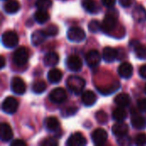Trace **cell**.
<instances>
[{"label":"cell","instance_id":"obj_17","mask_svg":"<svg viewBox=\"0 0 146 146\" xmlns=\"http://www.w3.org/2000/svg\"><path fill=\"white\" fill-rule=\"evenodd\" d=\"M118 56V51L117 50L112 48V47H105L103 50V59L106 62H113L116 60Z\"/></svg>","mask_w":146,"mask_h":146},{"label":"cell","instance_id":"obj_12","mask_svg":"<svg viewBox=\"0 0 146 146\" xmlns=\"http://www.w3.org/2000/svg\"><path fill=\"white\" fill-rule=\"evenodd\" d=\"M66 145L68 146H84L86 145V139L80 133H75L69 136Z\"/></svg>","mask_w":146,"mask_h":146},{"label":"cell","instance_id":"obj_3","mask_svg":"<svg viewBox=\"0 0 146 146\" xmlns=\"http://www.w3.org/2000/svg\"><path fill=\"white\" fill-rule=\"evenodd\" d=\"M19 41L18 35L15 32L6 31L2 35V43L7 48H14L17 45Z\"/></svg>","mask_w":146,"mask_h":146},{"label":"cell","instance_id":"obj_31","mask_svg":"<svg viewBox=\"0 0 146 146\" xmlns=\"http://www.w3.org/2000/svg\"><path fill=\"white\" fill-rule=\"evenodd\" d=\"M35 5L38 9L46 10L51 7L52 2H51V0H37Z\"/></svg>","mask_w":146,"mask_h":146},{"label":"cell","instance_id":"obj_13","mask_svg":"<svg viewBox=\"0 0 146 146\" xmlns=\"http://www.w3.org/2000/svg\"><path fill=\"white\" fill-rule=\"evenodd\" d=\"M133 73V68L129 62H122L118 68V74L123 79H129Z\"/></svg>","mask_w":146,"mask_h":146},{"label":"cell","instance_id":"obj_14","mask_svg":"<svg viewBox=\"0 0 146 146\" xmlns=\"http://www.w3.org/2000/svg\"><path fill=\"white\" fill-rule=\"evenodd\" d=\"M81 102L86 107H91L94 105L97 102V96L92 91H86L82 93Z\"/></svg>","mask_w":146,"mask_h":146},{"label":"cell","instance_id":"obj_22","mask_svg":"<svg viewBox=\"0 0 146 146\" xmlns=\"http://www.w3.org/2000/svg\"><path fill=\"white\" fill-rule=\"evenodd\" d=\"M115 103L119 107H127L131 103V98L127 93H120L116 95V97L114 99Z\"/></svg>","mask_w":146,"mask_h":146},{"label":"cell","instance_id":"obj_37","mask_svg":"<svg viewBox=\"0 0 146 146\" xmlns=\"http://www.w3.org/2000/svg\"><path fill=\"white\" fill-rule=\"evenodd\" d=\"M57 145H58L57 141L55 139H52V138L46 139L41 143V145L43 146H56Z\"/></svg>","mask_w":146,"mask_h":146},{"label":"cell","instance_id":"obj_2","mask_svg":"<svg viewBox=\"0 0 146 146\" xmlns=\"http://www.w3.org/2000/svg\"><path fill=\"white\" fill-rule=\"evenodd\" d=\"M28 58L29 56H28L27 50L23 46L19 47L13 55V62L17 67L24 66L27 62Z\"/></svg>","mask_w":146,"mask_h":146},{"label":"cell","instance_id":"obj_33","mask_svg":"<svg viewBox=\"0 0 146 146\" xmlns=\"http://www.w3.org/2000/svg\"><path fill=\"white\" fill-rule=\"evenodd\" d=\"M101 27H101V24L97 20H92L88 24V28H89V30L92 33H98V32H99L100 29H101Z\"/></svg>","mask_w":146,"mask_h":146},{"label":"cell","instance_id":"obj_19","mask_svg":"<svg viewBox=\"0 0 146 146\" xmlns=\"http://www.w3.org/2000/svg\"><path fill=\"white\" fill-rule=\"evenodd\" d=\"M46 38H47V36L44 33V30H37L32 33L31 41L33 45L38 46V45L43 44L44 42V40L46 39Z\"/></svg>","mask_w":146,"mask_h":146},{"label":"cell","instance_id":"obj_8","mask_svg":"<svg viewBox=\"0 0 146 146\" xmlns=\"http://www.w3.org/2000/svg\"><path fill=\"white\" fill-rule=\"evenodd\" d=\"M92 139L96 145H102L106 143L108 139V133L104 129L98 128L92 133Z\"/></svg>","mask_w":146,"mask_h":146},{"label":"cell","instance_id":"obj_9","mask_svg":"<svg viewBox=\"0 0 146 146\" xmlns=\"http://www.w3.org/2000/svg\"><path fill=\"white\" fill-rule=\"evenodd\" d=\"M10 87L12 92L17 95H22L26 92V84L20 77H14L12 79Z\"/></svg>","mask_w":146,"mask_h":146},{"label":"cell","instance_id":"obj_43","mask_svg":"<svg viewBox=\"0 0 146 146\" xmlns=\"http://www.w3.org/2000/svg\"><path fill=\"white\" fill-rule=\"evenodd\" d=\"M139 73V75H140L142 78L146 79V64H145V65H143V66L140 67Z\"/></svg>","mask_w":146,"mask_h":146},{"label":"cell","instance_id":"obj_25","mask_svg":"<svg viewBox=\"0 0 146 146\" xmlns=\"http://www.w3.org/2000/svg\"><path fill=\"white\" fill-rule=\"evenodd\" d=\"M45 127L49 132H56L60 129V122L56 117H49L45 121Z\"/></svg>","mask_w":146,"mask_h":146},{"label":"cell","instance_id":"obj_6","mask_svg":"<svg viewBox=\"0 0 146 146\" xmlns=\"http://www.w3.org/2000/svg\"><path fill=\"white\" fill-rule=\"evenodd\" d=\"M18 106H19V103L16 100V98L13 97H8L3 100L2 104V110L4 113L12 115L16 112Z\"/></svg>","mask_w":146,"mask_h":146},{"label":"cell","instance_id":"obj_38","mask_svg":"<svg viewBox=\"0 0 146 146\" xmlns=\"http://www.w3.org/2000/svg\"><path fill=\"white\" fill-rule=\"evenodd\" d=\"M138 108L141 112H146V98H140L138 100Z\"/></svg>","mask_w":146,"mask_h":146},{"label":"cell","instance_id":"obj_1","mask_svg":"<svg viewBox=\"0 0 146 146\" xmlns=\"http://www.w3.org/2000/svg\"><path fill=\"white\" fill-rule=\"evenodd\" d=\"M66 85H67L68 90L71 92L78 95V94L81 93L83 89L85 88L86 80L83 78L80 77V76L72 75V76H69L68 79L67 80Z\"/></svg>","mask_w":146,"mask_h":146},{"label":"cell","instance_id":"obj_36","mask_svg":"<svg viewBox=\"0 0 146 146\" xmlns=\"http://www.w3.org/2000/svg\"><path fill=\"white\" fill-rule=\"evenodd\" d=\"M135 144L137 145H146V133H139L135 137Z\"/></svg>","mask_w":146,"mask_h":146},{"label":"cell","instance_id":"obj_15","mask_svg":"<svg viewBox=\"0 0 146 146\" xmlns=\"http://www.w3.org/2000/svg\"><path fill=\"white\" fill-rule=\"evenodd\" d=\"M130 46L134 49L135 55L139 59L145 60L146 59V46L140 44L137 40H132L130 42Z\"/></svg>","mask_w":146,"mask_h":146},{"label":"cell","instance_id":"obj_27","mask_svg":"<svg viewBox=\"0 0 146 146\" xmlns=\"http://www.w3.org/2000/svg\"><path fill=\"white\" fill-rule=\"evenodd\" d=\"M131 123L132 126L133 127V128L135 129H145L146 128V119L143 116L140 115H135L133 116L132 120H131Z\"/></svg>","mask_w":146,"mask_h":146},{"label":"cell","instance_id":"obj_20","mask_svg":"<svg viewBox=\"0 0 146 146\" xmlns=\"http://www.w3.org/2000/svg\"><path fill=\"white\" fill-rule=\"evenodd\" d=\"M59 62V56L56 52L50 51L44 57V63L47 67H54Z\"/></svg>","mask_w":146,"mask_h":146},{"label":"cell","instance_id":"obj_44","mask_svg":"<svg viewBox=\"0 0 146 146\" xmlns=\"http://www.w3.org/2000/svg\"><path fill=\"white\" fill-rule=\"evenodd\" d=\"M5 66V60H4V57L3 56H1V68H3Z\"/></svg>","mask_w":146,"mask_h":146},{"label":"cell","instance_id":"obj_23","mask_svg":"<svg viewBox=\"0 0 146 146\" xmlns=\"http://www.w3.org/2000/svg\"><path fill=\"white\" fill-rule=\"evenodd\" d=\"M48 80L52 84H57L61 81L62 78V73L57 68H52L49 71L47 74Z\"/></svg>","mask_w":146,"mask_h":146},{"label":"cell","instance_id":"obj_35","mask_svg":"<svg viewBox=\"0 0 146 146\" xmlns=\"http://www.w3.org/2000/svg\"><path fill=\"white\" fill-rule=\"evenodd\" d=\"M117 142L120 145H130L132 144L131 138L129 136H127V134L124 135L122 137H119L117 139Z\"/></svg>","mask_w":146,"mask_h":146},{"label":"cell","instance_id":"obj_32","mask_svg":"<svg viewBox=\"0 0 146 146\" xmlns=\"http://www.w3.org/2000/svg\"><path fill=\"white\" fill-rule=\"evenodd\" d=\"M44 32L47 37H52V36H56L58 33V28L55 25H50L44 29Z\"/></svg>","mask_w":146,"mask_h":146},{"label":"cell","instance_id":"obj_26","mask_svg":"<svg viewBox=\"0 0 146 146\" xmlns=\"http://www.w3.org/2000/svg\"><path fill=\"white\" fill-rule=\"evenodd\" d=\"M83 8L91 14H95L98 12V6L95 0H82L81 2Z\"/></svg>","mask_w":146,"mask_h":146},{"label":"cell","instance_id":"obj_42","mask_svg":"<svg viewBox=\"0 0 146 146\" xmlns=\"http://www.w3.org/2000/svg\"><path fill=\"white\" fill-rule=\"evenodd\" d=\"M119 3L122 7L127 8V7H130L132 5L133 0H119Z\"/></svg>","mask_w":146,"mask_h":146},{"label":"cell","instance_id":"obj_11","mask_svg":"<svg viewBox=\"0 0 146 146\" xmlns=\"http://www.w3.org/2000/svg\"><path fill=\"white\" fill-rule=\"evenodd\" d=\"M67 67L68 68L72 71V72H79L81 70L82 68V61L80 60V58L77 56H70L68 57L67 62H66Z\"/></svg>","mask_w":146,"mask_h":146},{"label":"cell","instance_id":"obj_39","mask_svg":"<svg viewBox=\"0 0 146 146\" xmlns=\"http://www.w3.org/2000/svg\"><path fill=\"white\" fill-rule=\"evenodd\" d=\"M78 110V109L76 108H68L64 111V116H71L74 115V114H76V111Z\"/></svg>","mask_w":146,"mask_h":146},{"label":"cell","instance_id":"obj_30","mask_svg":"<svg viewBox=\"0 0 146 146\" xmlns=\"http://www.w3.org/2000/svg\"><path fill=\"white\" fill-rule=\"evenodd\" d=\"M32 90L36 94H41L46 90V84L44 80H37L33 84Z\"/></svg>","mask_w":146,"mask_h":146},{"label":"cell","instance_id":"obj_10","mask_svg":"<svg viewBox=\"0 0 146 146\" xmlns=\"http://www.w3.org/2000/svg\"><path fill=\"white\" fill-rule=\"evenodd\" d=\"M86 62L91 68H96L101 62V56L97 50H90L86 56Z\"/></svg>","mask_w":146,"mask_h":146},{"label":"cell","instance_id":"obj_24","mask_svg":"<svg viewBox=\"0 0 146 146\" xmlns=\"http://www.w3.org/2000/svg\"><path fill=\"white\" fill-rule=\"evenodd\" d=\"M3 9L8 14H15L20 9V3L16 0L7 1L3 5Z\"/></svg>","mask_w":146,"mask_h":146},{"label":"cell","instance_id":"obj_4","mask_svg":"<svg viewBox=\"0 0 146 146\" xmlns=\"http://www.w3.org/2000/svg\"><path fill=\"white\" fill-rule=\"evenodd\" d=\"M67 37L70 41L79 43L86 38V33L82 28L79 27H73L68 29Z\"/></svg>","mask_w":146,"mask_h":146},{"label":"cell","instance_id":"obj_5","mask_svg":"<svg viewBox=\"0 0 146 146\" xmlns=\"http://www.w3.org/2000/svg\"><path fill=\"white\" fill-rule=\"evenodd\" d=\"M117 26V17L111 13L107 14L103 21L102 29L105 33L110 34V32L114 31V29Z\"/></svg>","mask_w":146,"mask_h":146},{"label":"cell","instance_id":"obj_21","mask_svg":"<svg viewBox=\"0 0 146 146\" xmlns=\"http://www.w3.org/2000/svg\"><path fill=\"white\" fill-rule=\"evenodd\" d=\"M133 17L138 22L146 21V9L142 5H137L133 10Z\"/></svg>","mask_w":146,"mask_h":146},{"label":"cell","instance_id":"obj_29","mask_svg":"<svg viewBox=\"0 0 146 146\" xmlns=\"http://www.w3.org/2000/svg\"><path fill=\"white\" fill-rule=\"evenodd\" d=\"M49 19H50V16H49V14L46 12V10L38 9L34 14V20L39 24L45 23Z\"/></svg>","mask_w":146,"mask_h":146},{"label":"cell","instance_id":"obj_7","mask_svg":"<svg viewBox=\"0 0 146 146\" xmlns=\"http://www.w3.org/2000/svg\"><path fill=\"white\" fill-rule=\"evenodd\" d=\"M49 98L54 104H62L67 100V92L63 88L57 87L50 92Z\"/></svg>","mask_w":146,"mask_h":146},{"label":"cell","instance_id":"obj_34","mask_svg":"<svg viewBox=\"0 0 146 146\" xmlns=\"http://www.w3.org/2000/svg\"><path fill=\"white\" fill-rule=\"evenodd\" d=\"M96 119L100 124H105L108 121V115L104 111H98L96 114Z\"/></svg>","mask_w":146,"mask_h":146},{"label":"cell","instance_id":"obj_16","mask_svg":"<svg viewBox=\"0 0 146 146\" xmlns=\"http://www.w3.org/2000/svg\"><path fill=\"white\" fill-rule=\"evenodd\" d=\"M128 132V126L126 123H123V121H117L113 127H112V133L116 137H122L124 135H127Z\"/></svg>","mask_w":146,"mask_h":146},{"label":"cell","instance_id":"obj_40","mask_svg":"<svg viewBox=\"0 0 146 146\" xmlns=\"http://www.w3.org/2000/svg\"><path fill=\"white\" fill-rule=\"evenodd\" d=\"M102 3L107 8H112L115 6L116 0H102Z\"/></svg>","mask_w":146,"mask_h":146},{"label":"cell","instance_id":"obj_45","mask_svg":"<svg viewBox=\"0 0 146 146\" xmlns=\"http://www.w3.org/2000/svg\"><path fill=\"white\" fill-rule=\"evenodd\" d=\"M145 93H146V85H145Z\"/></svg>","mask_w":146,"mask_h":146},{"label":"cell","instance_id":"obj_18","mask_svg":"<svg viewBox=\"0 0 146 146\" xmlns=\"http://www.w3.org/2000/svg\"><path fill=\"white\" fill-rule=\"evenodd\" d=\"M0 138L3 142H8L13 138L11 127L7 123H2L0 126Z\"/></svg>","mask_w":146,"mask_h":146},{"label":"cell","instance_id":"obj_28","mask_svg":"<svg viewBox=\"0 0 146 146\" xmlns=\"http://www.w3.org/2000/svg\"><path fill=\"white\" fill-rule=\"evenodd\" d=\"M112 117L116 121H124L127 117V113L123 109V107H119L113 111Z\"/></svg>","mask_w":146,"mask_h":146},{"label":"cell","instance_id":"obj_41","mask_svg":"<svg viewBox=\"0 0 146 146\" xmlns=\"http://www.w3.org/2000/svg\"><path fill=\"white\" fill-rule=\"evenodd\" d=\"M26 142H24L21 139H15L13 142H11V146H26Z\"/></svg>","mask_w":146,"mask_h":146}]
</instances>
